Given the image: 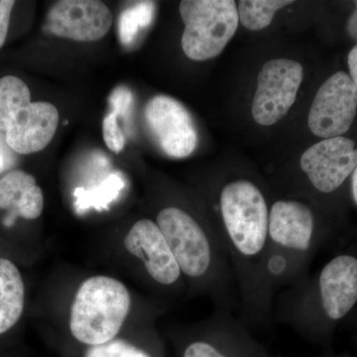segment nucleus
Wrapping results in <instances>:
<instances>
[{"label": "nucleus", "mask_w": 357, "mask_h": 357, "mask_svg": "<svg viewBox=\"0 0 357 357\" xmlns=\"http://www.w3.org/2000/svg\"><path fill=\"white\" fill-rule=\"evenodd\" d=\"M357 110V93L351 77L338 72L321 84L310 109L307 124L318 137H340L351 128Z\"/></svg>", "instance_id": "6"}, {"label": "nucleus", "mask_w": 357, "mask_h": 357, "mask_svg": "<svg viewBox=\"0 0 357 357\" xmlns=\"http://www.w3.org/2000/svg\"><path fill=\"white\" fill-rule=\"evenodd\" d=\"M44 210V195L41 188L35 185L23 195L15 210L10 211L25 220H36Z\"/></svg>", "instance_id": "17"}, {"label": "nucleus", "mask_w": 357, "mask_h": 357, "mask_svg": "<svg viewBox=\"0 0 357 357\" xmlns=\"http://www.w3.org/2000/svg\"><path fill=\"white\" fill-rule=\"evenodd\" d=\"M57 107L47 102H31L27 84L15 76L0 79V131L16 154L41 151L55 136Z\"/></svg>", "instance_id": "3"}, {"label": "nucleus", "mask_w": 357, "mask_h": 357, "mask_svg": "<svg viewBox=\"0 0 357 357\" xmlns=\"http://www.w3.org/2000/svg\"><path fill=\"white\" fill-rule=\"evenodd\" d=\"M102 136L105 145L114 153H121L126 146V136L119 128V115L110 112L102 121Z\"/></svg>", "instance_id": "18"}, {"label": "nucleus", "mask_w": 357, "mask_h": 357, "mask_svg": "<svg viewBox=\"0 0 357 357\" xmlns=\"http://www.w3.org/2000/svg\"><path fill=\"white\" fill-rule=\"evenodd\" d=\"M287 0H241L238 2V17L246 29L259 31L271 24L279 9L292 4Z\"/></svg>", "instance_id": "13"}, {"label": "nucleus", "mask_w": 357, "mask_h": 357, "mask_svg": "<svg viewBox=\"0 0 357 357\" xmlns=\"http://www.w3.org/2000/svg\"><path fill=\"white\" fill-rule=\"evenodd\" d=\"M303 77L304 70L297 61L274 59L265 63L251 109L255 121L264 126L281 121L295 102Z\"/></svg>", "instance_id": "5"}, {"label": "nucleus", "mask_w": 357, "mask_h": 357, "mask_svg": "<svg viewBox=\"0 0 357 357\" xmlns=\"http://www.w3.org/2000/svg\"><path fill=\"white\" fill-rule=\"evenodd\" d=\"M134 98L132 91L126 86L115 88L109 96V105L112 112L121 116L124 121H128L132 109Z\"/></svg>", "instance_id": "19"}, {"label": "nucleus", "mask_w": 357, "mask_h": 357, "mask_svg": "<svg viewBox=\"0 0 357 357\" xmlns=\"http://www.w3.org/2000/svg\"><path fill=\"white\" fill-rule=\"evenodd\" d=\"M11 167L9 165L8 161L6 157L0 153V174L6 172V171L10 170Z\"/></svg>", "instance_id": "25"}, {"label": "nucleus", "mask_w": 357, "mask_h": 357, "mask_svg": "<svg viewBox=\"0 0 357 357\" xmlns=\"http://www.w3.org/2000/svg\"><path fill=\"white\" fill-rule=\"evenodd\" d=\"M15 6L13 0H0V48L6 42L10 22L11 11Z\"/></svg>", "instance_id": "20"}, {"label": "nucleus", "mask_w": 357, "mask_h": 357, "mask_svg": "<svg viewBox=\"0 0 357 357\" xmlns=\"http://www.w3.org/2000/svg\"><path fill=\"white\" fill-rule=\"evenodd\" d=\"M112 14L98 0H60L47 14V31L60 38L79 42L102 39L109 33Z\"/></svg>", "instance_id": "10"}, {"label": "nucleus", "mask_w": 357, "mask_h": 357, "mask_svg": "<svg viewBox=\"0 0 357 357\" xmlns=\"http://www.w3.org/2000/svg\"><path fill=\"white\" fill-rule=\"evenodd\" d=\"M316 238V218L309 204L297 199H278L272 204L264 261L265 283L272 299L282 289L306 277L305 270Z\"/></svg>", "instance_id": "1"}, {"label": "nucleus", "mask_w": 357, "mask_h": 357, "mask_svg": "<svg viewBox=\"0 0 357 357\" xmlns=\"http://www.w3.org/2000/svg\"><path fill=\"white\" fill-rule=\"evenodd\" d=\"M347 63H349V77H351L357 93V45L349 52Z\"/></svg>", "instance_id": "22"}, {"label": "nucleus", "mask_w": 357, "mask_h": 357, "mask_svg": "<svg viewBox=\"0 0 357 357\" xmlns=\"http://www.w3.org/2000/svg\"><path fill=\"white\" fill-rule=\"evenodd\" d=\"M145 121L164 153L172 158L190 156L198 145V133L190 112L184 105L168 96H156L148 100Z\"/></svg>", "instance_id": "7"}, {"label": "nucleus", "mask_w": 357, "mask_h": 357, "mask_svg": "<svg viewBox=\"0 0 357 357\" xmlns=\"http://www.w3.org/2000/svg\"><path fill=\"white\" fill-rule=\"evenodd\" d=\"M25 286L20 269L0 258V335L10 331L24 311Z\"/></svg>", "instance_id": "12"}, {"label": "nucleus", "mask_w": 357, "mask_h": 357, "mask_svg": "<svg viewBox=\"0 0 357 357\" xmlns=\"http://www.w3.org/2000/svg\"><path fill=\"white\" fill-rule=\"evenodd\" d=\"M84 357H152L144 349L136 347L126 340H110L107 344L89 347Z\"/></svg>", "instance_id": "16"}, {"label": "nucleus", "mask_w": 357, "mask_h": 357, "mask_svg": "<svg viewBox=\"0 0 357 357\" xmlns=\"http://www.w3.org/2000/svg\"><path fill=\"white\" fill-rule=\"evenodd\" d=\"M131 309L128 289L114 277L93 276L77 289L70 307V333L86 347L116 338Z\"/></svg>", "instance_id": "2"}, {"label": "nucleus", "mask_w": 357, "mask_h": 357, "mask_svg": "<svg viewBox=\"0 0 357 357\" xmlns=\"http://www.w3.org/2000/svg\"><path fill=\"white\" fill-rule=\"evenodd\" d=\"M180 14L185 24L183 51L198 62L220 55L238 28V11L232 0H184Z\"/></svg>", "instance_id": "4"}, {"label": "nucleus", "mask_w": 357, "mask_h": 357, "mask_svg": "<svg viewBox=\"0 0 357 357\" xmlns=\"http://www.w3.org/2000/svg\"><path fill=\"white\" fill-rule=\"evenodd\" d=\"M0 153L6 157L11 168L15 165L16 160H17L15 156L16 153L8 146V144H7L6 134L2 132V131H0Z\"/></svg>", "instance_id": "21"}, {"label": "nucleus", "mask_w": 357, "mask_h": 357, "mask_svg": "<svg viewBox=\"0 0 357 357\" xmlns=\"http://www.w3.org/2000/svg\"><path fill=\"white\" fill-rule=\"evenodd\" d=\"M351 192L352 196H354V202H356L357 204V166L356 168L354 169V172H352Z\"/></svg>", "instance_id": "24"}, {"label": "nucleus", "mask_w": 357, "mask_h": 357, "mask_svg": "<svg viewBox=\"0 0 357 357\" xmlns=\"http://www.w3.org/2000/svg\"><path fill=\"white\" fill-rule=\"evenodd\" d=\"M36 178L22 170H11L0 178V208L13 211Z\"/></svg>", "instance_id": "14"}, {"label": "nucleus", "mask_w": 357, "mask_h": 357, "mask_svg": "<svg viewBox=\"0 0 357 357\" xmlns=\"http://www.w3.org/2000/svg\"><path fill=\"white\" fill-rule=\"evenodd\" d=\"M124 246L142 262L150 278L162 287L177 285L182 278L177 260L153 220L143 218L134 223L126 237Z\"/></svg>", "instance_id": "11"}, {"label": "nucleus", "mask_w": 357, "mask_h": 357, "mask_svg": "<svg viewBox=\"0 0 357 357\" xmlns=\"http://www.w3.org/2000/svg\"><path fill=\"white\" fill-rule=\"evenodd\" d=\"M300 166L314 190L332 194L356 168V143L344 136L319 141L304 152Z\"/></svg>", "instance_id": "9"}, {"label": "nucleus", "mask_w": 357, "mask_h": 357, "mask_svg": "<svg viewBox=\"0 0 357 357\" xmlns=\"http://www.w3.org/2000/svg\"><path fill=\"white\" fill-rule=\"evenodd\" d=\"M204 331L185 345L182 357H267L231 311L218 309Z\"/></svg>", "instance_id": "8"}, {"label": "nucleus", "mask_w": 357, "mask_h": 357, "mask_svg": "<svg viewBox=\"0 0 357 357\" xmlns=\"http://www.w3.org/2000/svg\"><path fill=\"white\" fill-rule=\"evenodd\" d=\"M152 14V2H140L123 11L119 20V36L122 43L130 44L137 32L150 24Z\"/></svg>", "instance_id": "15"}, {"label": "nucleus", "mask_w": 357, "mask_h": 357, "mask_svg": "<svg viewBox=\"0 0 357 357\" xmlns=\"http://www.w3.org/2000/svg\"><path fill=\"white\" fill-rule=\"evenodd\" d=\"M354 4H356V10L347 20V30L349 37L357 42V1H354Z\"/></svg>", "instance_id": "23"}]
</instances>
